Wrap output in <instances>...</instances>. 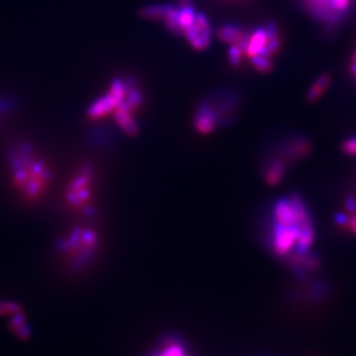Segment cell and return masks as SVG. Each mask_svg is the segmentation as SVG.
<instances>
[{
  "label": "cell",
  "instance_id": "6",
  "mask_svg": "<svg viewBox=\"0 0 356 356\" xmlns=\"http://www.w3.org/2000/svg\"><path fill=\"white\" fill-rule=\"evenodd\" d=\"M97 247L95 232L88 228H76L59 242V250L73 265L81 266L92 257Z\"/></svg>",
  "mask_w": 356,
  "mask_h": 356
},
{
  "label": "cell",
  "instance_id": "11",
  "mask_svg": "<svg viewBox=\"0 0 356 356\" xmlns=\"http://www.w3.org/2000/svg\"><path fill=\"white\" fill-rule=\"evenodd\" d=\"M287 165L288 162L280 154L272 156L265 165L263 172L267 184H279L287 172Z\"/></svg>",
  "mask_w": 356,
  "mask_h": 356
},
{
  "label": "cell",
  "instance_id": "14",
  "mask_svg": "<svg viewBox=\"0 0 356 356\" xmlns=\"http://www.w3.org/2000/svg\"><path fill=\"white\" fill-rule=\"evenodd\" d=\"M10 318H12L10 319V325H12L10 326V329H12V332H13L15 336L19 337L20 339H27L31 332H29V327H28L22 312H17L15 315L12 316Z\"/></svg>",
  "mask_w": 356,
  "mask_h": 356
},
{
  "label": "cell",
  "instance_id": "1",
  "mask_svg": "<svg viewBox=\"0 0 356 356\" xmlns=\"http://www.w3.org/2000/svg\"><path fill=\"white\" fill-rule=\"evenodd\" d=\"M315 238V225L301 195H287L274 202L267 244L275 257L300 275L310 273L319 265Z\"/></svg>",
  "mask_w": 356,
  "mask_h": 356
},
{
  "label": "cell",
  "instance_id": "8",
  "mask_svg": "<svg viewBox=\"0 0 356 356\" xmlns=\"http://www.w3.org/2000/svg\"><path fill=\"white\" fill-rule=\"evenodd\" d=\"M355 0H302L314 19L325 24H336L353 8Z\"/></svg>",
  "mask_w": 356,
  "mask_h": 356
},
{
  "label": "cell",
  "instance_id": "16",
  "mask_svg": "<svg viewBox=\"0 0 356 356\" xmlns=\"http://www.w3.org/2000/svg\"><path fill=\"white\" fill-rule=\"evenodd\" d=\"M22 312L20 307L14 303V302L0 301V316H12L15 315L17 312Z\"/></svg>",
  "mask_w": 356,
  "mask_h": 356
},
{
  "label": "cell",
  "instance_id": "13",
  "mask_svg": "<svg viewBox=\"0 0 356 356\" xmlns=\"http://www.w3.org/2000/svg\"><path fill=\"white\" fill-rule=\"evenodd\" d=\"M330 85H331V76H330V74L319 76L315 83H314V85L309 89V102L314 103L317 99H319V97L325 92L326 89H327Z\"/></svg>",
  "mask_w": 356,
  "mask_h": 356
},
{
  "label": "cell",
  "instance_id": "18",
  "mask_svg": "<svg viewBox=\"0 0 356 356\" xmlns=\"http://www.w3.org/2000/svg\"><path fill=\"white\" fill-rule=\"evenodd\" d=\"M350 74L353 76L354 80L356 81V50L354 52L353 57H352V60H350Z\"/></svg>",
  "mask_w": 356,
  "mask_h": 356
},
{
  "label": "cell",
  "instance_id": "12",
  "mask_svg": "<svg viewBox=\"0 0 356 356\" xmlns=\"http://www.w3.org/2000/svg\"><path fill=\"white\" fill-rule=\"evenodd\" d=\"M149 356H191V354L183 341L170 338L162 343Z\"/></svg>",
  "mask_w": 356,
  "mask_h": 356
},
{
  "label": "cell",
  "instance_id": "10",
  "mask_svg": "<svg viewBox=\"0 0 356 356\" xmlns=\"http://www.w3.org/2000/svg\"><path fill=\"white\" fill-rule=\"evenodd\" d=\"M312 149L308 139L303 137H294L281 145L279 154L291 163L298 161L300 159L307 158L309 152Z\"/></svg>",
  "mask_w": 356,
  "mask_h": 356
},
{
  "label": "cell",
  "instance_id": "7",
  "mask_svg": "<svg viewBox=\"0 0 356 356\" xmlns=\"http://www.w3.org/2000/svg\"><path fill=\"white\" fill-rule=\"evenodd\" d=\"M94 169L89 165H83L70 181L66 188V204L70 209L88 212L92 197Z\"/></svg>",
  "mask_w": 356,
  "mask_h": 356
},
{
  "label": "cell",
  "instance_id": "4",
  "mask_svg": "<svg viewBox=\"0 0 356 356\" xmlns=\"http://www.w3.org/2000/svg\"><path fill=\"white\" fill-rule=\"evenodd\" d=\"M143 103V92L134 79L116 78L110 85L108 92L99 96L87 110L90 120H101L113 113L116 124L127 136H136L139 132L134 115Z\"/></svg>",
  "mask_w": 356,
  "mask_h": 356
},
{
  "label": "cell",
  "instance_id": "15",
  "mask_svg": "<svg viewBox=\"0 0 356 356\" xmlns=\"http://www.w3.org/2000/svg\"><path fill=\"white\" fill-rule=\"evenodd\" d=\"M336 222L348 233L356 235V209L347 211V213H340L336 216Z\"/></svg>",
  "mask_w": 356,
  "mask_h": 356
},
{
  "label": "cell",
  "instance_id": "2",
  "mask_svg": "<svg viewBox=\"0 0 356 356\" xmlns=\"http://www.w3.org/2000/svg\"><path fill=\"white\" fill-rule=\"evenodd\" d=\"M10 181L24 202L35 204L45 195L51 183L48 161L29 145L13 146L7 153Z\"/></svg>",
  "mask_w": 356,
  "mask_h": 356
},
{
  "label": "cell",
  "instance_id": "3",
  "mask_svg": "<svg viewBox=\"0 0 356 356\" xmlns=\"http://www.w3.org/2000/svg\"><path fill=\"white\" fill-rule=\"evenodd\" d=\"M149 20L162 21L169 31L186 38L188 44L198 51L209 48L213 38L212 26L205 14L192 6L190 0H181L177 6L152 5L141 10Z\"/></svg>",
  "mask_w": 356,
  "mask_h": 356
},
{
  "label": "cell",
  "instance_id": "9",
  "mask_svg": "<svg viewBox=\"0 0 356 356\" xmlns=\"http://www.w3.org/2000/svg\"><path fill=\"white\" fill-rule=\"evenodd\" d=\"M193 123L199 134H209L222 123V118L213 103L204 102L198 106Z\"/></svg>",
  "mask_w": 356,
  "mask_h": 356
},
{
  "label": "cell",
  "instance_id": "17",
  "mask_svg": "<svg viewBox=\"0 0 356 356\" xmlns=\"http://www.w3.org/2000/svg\"><path fill=\"white\" fill-rule=\"evenodd\" d=\"M343 151L346 154L356 156V137L350 138V139L343 141Z\"/></svg>",
  "mask_w": 356,
  "mask_h": 356
},
{
  "label": "cell",
  "instance_id": "5",
  "mask_svg": "<svg viewBox=\"0 0 356 356\" xmlns=\"http://www.w3.org/2000/svg\"><path fill=\"white\" fill-rule=\"evenodd\" d=\"M228 60L230 65L240 66L243 59L250 60L256 71L268 73L273 69L274 58L280 51V33L274 24H267L244 31L230 43Z\"/></svg>",
  "mask_w": 356,
  "mask_h": 356
}]
</instances>
